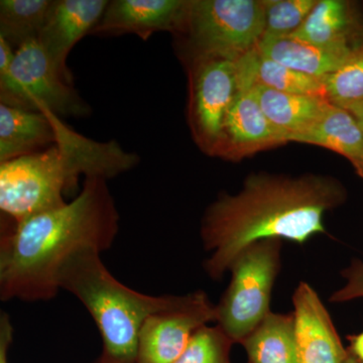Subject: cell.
<instances>
[{
    "mask_svg": "<svg viewBox=\"0 0 363 363\" xmlns=\"http://www.w3.org/2000/svg\"><path fill=\"white\" fill-rule=\"evenodd\" d=\"M345 199L340 184L329 178L253 175L235 195H221L203 217L205 272L214 281L235 257L257 241L278 238L303 245L324 233L323 217Z\"/></svg>",
    "mask_w": 363,
    "mask_h": 363,
    "instance_id": "6da1fadb",
    "label": "cell"
},
{
    "mask_svg": "<svg viewBox=\"0 0 363 363\" xmlns=\"http://www.w3.org/2000/svg\"><path fill=\"white\" fill-rule=\"evenodd\" d=\"M119 214L107 180L85 178L82 190L63 207L13 223L0 240V298L51 300L60 269L80 250H109Z\"/></svg>",
    "mask_w": 363,
    "mask_h": 363,
    "instance_id": "7a4b0ae2",
    "label": "cell"
},
{
    "mask_svg": "<svg viewBox=\"0 0 363 363\" xmlns=\"http://www.w3.org/2000/svg\"><path fill=\"white\" fill-rule=\"evenodd\" d=\"M100 253L80 250L60 269L59 288L73 294L90 313L101 334L100 359L136 363L138 336L150 315L173 308L182 296H149L123 285L105 267Z\"/></svg>",
    "mask_w": 363,
    "mask_h": 363,
    "instance_id": "3957f363",
    "label": "cell"
},
{
    "mask_svg": "<svg viewBox=\"0 0 363 363\" xmlns=\"http://www.w3.org/2000/svg\"><path fill=\"white\" fill-rule=\"evenodd\" d=\"M264 33L262 0H188L174 37L180 40L183 58L207 55L238 61Z\"/></svg>",
    "mask_w": 363,
    "mask_h": 363,
    "instance_id": "277c9868",
    "label": "cell"
},
{
    "mask_svg": "<svg viewBox=\"0 0 363 363\" xmlns=\"http://www.w3.org/2000/svg\"><path fill=\"white\" fill-rule=\"evenodd\" d=\"M281 240L248 245L233 260L230 283L215 306L217 326L233 343H240L271 313L274 281L279 272Z\"/></svg>",
    "mask_w": 363,
    "mask_h": 363,
    "instance_id": "5b68a950",
    "label": "cell"
},
{
    "mask_svg": "<svg viewBox=\"0 0 363 363\" xmlns=\"http://www.w3.org/2000/svg\"><path fill=\"white\" fill-rule=\"evenodd\" d=\"M0 104L28 111L49 108L60 117H85L91 107L64 77L38 40L16 51L11 70L0 78Z\"/></svg>",
    "mask_w": 363,
    "mask_h": 363,
    "instance_id": "8992f818",
    "label": "cell"
},
{
    "mask_svg": "<svg viewBox=\"0 0 363 363\" xmlns=\"http://www.w3.org/2000/svg\"><path fill=\"white\" fill-rule=\"evenodd\" d=\"M183 59L189 76V125L198 147L214 157L227 113L238 93L236 61L207 55Z\"/></svg>",
    "mask_w": 363,
    "mask_h": 363,
    "instance_id": "52a82bcc",
    "label": "cell"
},
{
    "mask_svg": "<svg viewBox=\"0 0 363 363\" xmlns=\"http://www.w3.org/2000/svg\"><path fill=\"white\" fill-rule=\"evenodd\" d=\"M67 190L45 150L0 162V209L13 223L63 207Z\"/></svg>",
    "mask_w": 363,
    "mask_h": 363,
    "instance_id": "ba28073f",
    "label": "cell"
},
{
    "mask_svg": "<svg viewBox=\"0 0 363 363\" xmlns=\"http://www.w3.org/2000/svg\"><path fill=\"white\" fill-rule=\"evenodd\" d=\"M216 321L215 305L203 291L182 296L173 308L150 315L138 336L136 363H174L193 335Z\"/></svg>",
    "mask_w": 363,
    "mask_h": 363,
    "instance_id": "9c48e42d",
    "label": "cell"
},
{
    "mask_svg": "<svg viewBox=\"0 0 363 363\" xmlns=\"http://www.w3.org/2000/svg\"><path fill=\"white\" fill-rule=\"evenodd\" d=\"M294 329L300 363H344L343 347L330 314L313 286L301 281L293 296Z\"/></svg>",
    "mask_w": 363,
    "mask_h": 363,
    "instance_id": "30bf717a",
    "label": "cell"
},
{
    "mask_svg": "<svg viewBox=\"0 0 363 363\" xmlns=\"http://www.w3.org/2000/svg\"><path fill=\"white\" fill-rule=\"evenodd\" d=\"M286 142V135L269 121L255 91L238 89L227 113L214 157L240 161Z\"/></svg>",
    "mask_w": 363,
    "mask_h": 363,
    "instance_id": "8fae6325",
    "label": "cell"
},
{
    "mask_svg": "<svg viewBox=\"0 0 363 363\" xmlns=\"http://www.w3.org/2000/svg\"><path fill=\"white\" fill-rule=\"evenodd\" d=\"M108 0H52L38 42L54 65L72 82L67 59L86 35L96 28Z\"/></svg>",
    "mask_w": 363,
    "mask_h": 363,
    "instance_id": "7c38bea8",
    "label": "cell"
},
{
    "mask_svg": "<svg viewBox=\"0 0 363 363\" xmlns=\"http://www.w3.org/2000/svg\"><path fill=\"white\" fill-rule=\"evenodd\" d=\"M188 0H112L91 35H138L147 40L154 33L178 30Z\"/></svg>",
    "mask_w": 363,
    "mask_h": 363,
    "instance_id": "4fadbf2b",
    "label": "cell"
},
{
    "mask_svg": "<svg viewBox=\"0 0 363 363\" xmlns=\"http://www.w3.org/2000/svg\"><path fill=\"white\" fill-rule=\"evenodd\" d=\"M323 47H357L363 43V13L355 2L318 0L297 32L291 35Z\"/></svg>",
    "mask_w": 363,
    "mask_h": 363,
    "instance_id": "5bb4252c",
    "label": "cell"
},
{
    "mask_svg": "<svg viewBox=\"0 0 363 363\" xmlns=\"http://www.w3.org/2000/svg\"><path fill=\"white\" fill-rule=\"evenodd\" d=\"M289 142L309 143L333 150L352 164L363 179V130L350 111L329 104L309 128L296 133Z\"/></svg>",
    "mask_w": 363,
    "mask_h": 363,
    "instance_id": "9a60e30c",
    "label": "cell"
},
{
    "mask_svg": "<svg viewBox=\"0 0 363 363\" xmlns=\"http://www.w3.org/2000/svg\"><path fill=\"white\" fill-rule=\"evenodd\" d=\"M55 143L54 126L45 112L0 104V162L35 154Z\"/></svg>",
    "mask_w": 363,
    "mask_h": 363,
    "instance_id": "2e32d148",
    "label": "cell"
},
{
    "mask_svg": "<svg viewBox=\"0 0 363 363\" xmlns=\"http://www.w3.org/2000/svg\"><path fill=\"white\" fill-rule=\"evenodd\" d=\"M255 49L286 68L323 79L338 69L354 48L323 47L291 35H262Z\"/></svg>",
    "mask_w": 363,
    "mask_h": 363,
    "instance_id": "e0dca14e",
    "label": "cell"
},
{
    "mask_svg": "<svg viewBox=\"0 0 363 363\" xmlns=\"http://www.w3.org/2000/svg\"><path fill=\"white\" fill-rule=\"evenodd\" d=\"M236 71L238 89L264 86L281 92L326 97L324 79L286 68L262 56L255 48L236 61Z\"/></svg>",
    "mask_w": 363,
    "mask_h": 363,
    "instance_id": "ac0fdd59",
    "label": "cell"
},
{
    "mask_svg": "<svg viewBox=\"0 0 363 363\" xmlns=\"http://www.w3.org/2000/svg\"><path fill=\"white\" fill-rule=\"evenodd\" d=\"M262 111L279 130L285 133L286 142L296 133L309 128L319 118L330 102L320 95L294 94L264 86L252 87Z\"/></svg>",
    "mask_w": 363,
    "mask_h": 363,
    "instance_id": "d6986e66",
    "label": "cell"
},
{
    "mask_svg": "<svg viewBox=\"0 0 363 363\" xmlns=\"http://www.w3.org/2000/svg\"><path fill=\"white\" fill-rule=\"evenodd\" d=\"M241 345L248 363H300L293 314L269 313Z\"/></svg>",
    "mask_w": 363,
    "mask_h": 363,
    "instance_id": "ffe728a7",
    "label": "cell"
},
{
    "mask_svg": "<svg viewBox=\"0 0 363 363\" xmlns=\"http://www.w3.org/2000/svg\"><path fill=\"white\" fill-rule=\"evenodd\" d=\"M52 0H1L0 38L14 49L38 40Z\"/></svg>",
    "mask_w": 363,
    "mask_h": 363,
    "instance_id": "44dd1931",
    "label": "cell"
},
{
    "mask_svg": "<svg viewBox=\"0 0 363 363\" xmlns=\"http://www.w3.org/2000/svg\"><path fill=\"white\" fill-rule=\"evenodd\" d=\"M323 79L330 104L343 109L363 104V43L351 51L338 69Z\"/></svg>",
    "mask_w": 363,
    "mask_h": 363,
    "instance_id": "7402d4cb",
    "label": "cell"
},
{
    "mask_svg": "<svg viewBox=\"0 0 363 363\" xmlns=\"http://www.w3.org/2000/svg\"><path fill=\"white\" fill-rule=\"evenodd\" d=\"M318 0H264V33L286 37L297 32Z\"/></svg>",
    "mask_w": 363,
    "mask_h": 363,
    "instance_id": "603a6c76",
    "label": "cell"
},
{
    "mask_svg": "<svg viewBox=\"0 0 363 363\" xmlns=\"http://www.w3.org/2000/svg\"><path fill=\"white\" fill-rule=\"evenodd\" d=\"M233 344L217 325H206L196 332L187 348L174 363H230Z\"/></svg>",
    "mask_w": 363,
    "mask_h": 363,
    "instance_id": "cb8c5ba5",
    "label": "cell"
},
{
    "mask_svg": "<svg viewBox=\"0 0 363 363\" xmlns=\"http://www.w3.org/2000/svg\"><path fill=\"white\" fill-rule=\"evenodd\" d=\"M345 285L332 294V303H344L363 298V262H353L343 272Z\"/></svg>",
    "mask_w": 363,
    "mask_h": 363,
    "instance_id": "d4e9b609",
    "label": "cell"
},
{
    "mask_svg": "<svg viewBox=\"0 0 363 363\" xmlns=\"http://www.w3.org/2000/svg\"><path fill=\"white\" fill-rule=\"evenodd\" d=\"M13 327L6 313L0 315V363H7V352L13 343Z\"/></svg>",
    "mask_w": 363,
    "mask_h": 363,
    "instance_id": "484cf974",
    "label": "cell"
},
{
    "mask_svg": "<svg viewBox=\"0 0 363 363\" xmlns=\"http://www.w3.org/2000/svg\"><path fill=\"white\" fill-rule=\"evenodd\" d=\"M16 49L9 44L7 40L0 38V78L6 76L11 70Z\"/></svg>",
    "mask_w": 363,
    "mask_h": 363,
    "instance_id": "4316f807",
    "label": "cell"
},
{
    "mask_svg": "<svg viewBox=\"0 0 363 363\" xmlns=\"http://www.w3.org/2000/svg\"><path fill=\"white\" fill-rule=\"evenodd\" d=\"M350 344L351 354L363 363V331L350 337Z\"/></svg>",
    "mask_w": 363,
    "mask_h": 363,
    "instance_id": "83f0119b",
    "label": "cell"
},
{
    "mask_svg": "<svg viewBox=\"0 0 363 363\" xmlns=\"http://www.w3.org/2000/svg\"><path fill=\"white\" fill-rule=\"evenodd\" d=\"M346 111H350L357 119L363 130V104L352 105V106L346 108Z\"/></svg>",
    "mask_w": 363,
    "mask_h": 363,
    "instance_id": "f1b7e54d",
    "label": "cell"
},
{
    "mask_svg": "<svg viewBox=\"0 0 363 363\" xmlns=\"http://www.w3.org/2000/svg\"><path fill=\"white\" fill-rule=\"evenodd\" d=\"M344 363H362L360 362H358L357 358L353 357L352 354L350 352V355H348L347 359L345 360V362Z\"/></svg>",
    "mask_w": 363,
    "mask_h": 363,
    "instance_id": "f546056e",
    "label": "cell"
},
{
    "mask_svg": "<svg viewBox=\"0 0 363 363\" xmlns=\"http://www.w3.org/2000/svg\"><path fill=\"white\" fill-rule=\"evenodd\" d=\"M94 363H109V362H104V360H101L99 358V359H98L97 362H95Z\"/></svg>",
    "mask_w": 363,
    "mask_h": 363,
    "instance_id": "4dcf8cb0",
    "label": "cell"
}]
</instances>
